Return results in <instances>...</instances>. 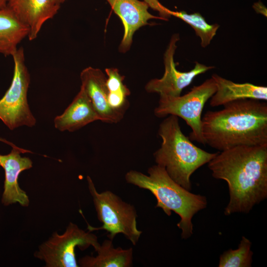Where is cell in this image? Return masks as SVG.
Masks as SVG:
<instances>
[{
	"label": "cell",
	"instance_id": "obj_15",
	"mask_svg": "<svg viewBox=\"0 0 267 267\" xmlns=\"http://www.w3.org/2000/svg\"><path fill=\"white\" fill-rule=\"evenodd\" d=\"M99 120L91 102L81 87L72 102L60 115L54 119L55 128L61 132H73L88 124Z\"/></svg>",
	"mask_w": 267,
	"mask_h": 267
},
{
	"label": "cell",
	"instance_id": "obj_1",
	"mask_svg": "<svg viewBox=\"0 0 267 267\" xmlns=\"http://www.w3.org/2000/svg\"><path fill=\"white\" fill-rule=\"evenodd\" d=\"M208 167L214 178L227 183L229 200L225 215L248 214L267 198V145L219 151Z\"/></svg>",
	"mask_w": 267,
	"mask_h": 267
},
{
	"label": "cell",
	"instance_id": "obj_13",
	"mask_svg": "<svg viewBox=\"0 0 267 267\" xmlns=\"http://www.w3.org/2000/svg\"><path fill=\"white\" fill-rule=\"evenodd\" d=\"M7 6L29 28V41L37 38L43 25L58 12L60 5L52 0H8Z\"/></svg>",
	"mask_w": 267,
	"mask_h": 267
},
{
	"label": "cell",
	"instance_id": "obj_14",
	"mask_svg": "<svg viewBox=\"0 0 267 267\" xmlns=\"http://www.w3.org/2000/svg\"><path fill=\"white\" fill-rule=\"evenodd\" d=\"M211 78L216 86V91L211 97L210 105L215 107L244 99L267 100V88L249 83H236L213 74Z\"/></svg>",
	"mask_w": 267,
	"mask_h": 267
},
{
	"label": "cell",
	"instance_id": "obj_19",
	"mask_svg": "<svg viewBox=\"0 0 267 267\" xmlns=\"http://www.w3.org/2000/svg\"><path fill=\"white\" fill-rule=\"evenodd\" d=\"M166 12L170 16H175L189 25L194 29L196 35L200 38V44L202 47H206L210 44L220 27V25L218 24H208L198 12L188 14L184 11H175L167 8Z\"/></svg>",
	"mask_w": 267,
	"mask_h": 267
},
{
	"label": "cell",
	"instance_id": "obj_5",
	"mask_svg": "<svg viewBox=\"0 0 267 267\" xmlns=\"http://www.w3.org/2000/svg\"><path fill=\"white\" fill-rule=\"evenodd\" d=\"M87 179L97 218L102 223L99 227L89 225V230H105L111 240L117 234L122 233L135 245L142 231L137 228V214L134 206L109 190L98 192L90 177L88 176Z\"/></svg>",
	"mask_w": 267,
	"mask_h": 267
},
{
	"label": "cell",
	"instance_id": "obj_2",
	"mask_svg": "<svg viewBox=\"0 0 267 267\" xmlns=\"http://www.w3.org/2000/svg\"><path fill=\"white\" fill-rule=\"evenodd\" d=\"M202 118L205 144L224 151L239 146L267 145L266 101L244 99L227 103Z\"/></svg>",
	"mask_w": 267,
	"mask_h": 267
},
{
	"label": "cell",
	"instance_id": "obj_22",
	"mask_svg": "<svg viewBox=\"0 0 267 267\" xmlns=\"http://www.w3.org/2000/svg\"><path fill=\"white\" fill-rule=\"evenodd\" d=\"M8 0H0V9L7 6Z\"/></svg>",
	"mask_w": 267,
	"mask_h": 267
},
{
	"label": "cell",
	"instance_id": "obj_20",
	"mask_svg": "<svg viewBox=\"0 0 267 267\" xmlns=\"http://www.w3.org/2000/svg\"><path fill=\"white\" fill-rule=\"evenodd\" d=\"M250 240L242 236L238 248L229 249L220 257L219 267H250L253 252L251 250Z\"/></svg>",
	"mask_w": 267,
	"mask_h": 267
},
{
	"label": "cell",
	"instance_id": "obj_7",
	"mask_svg": "<svg viewBox=\"0 0 267 267\" xmlns=\"http://www.w3.org/2000/svg\"><path fill=\"white\" fill-rule=\"evenodd\" d=\"M14 72L11 84L0 99V119L11 130L21 126H34L36 120L27 100L30 83V74L25 64L22 47L12 56Z\"/></svg>",
	"mask_w": 267,
	"mask_h": 267
},
{
	"label": "cell",
	"instance_id": "obj_24",
	"mask_svg": "<svg viewBox=\"0 0 267 267\" xmlns=\"http://www.w3.org/2000/svg\"><path fill=\"white\" fill-rule=\"evenodd\" d=\"M0 141L4 142V143L8 144V145H10L11 144V142L10 141H7L5 139H3L0 137Z\"/></svg>",
	"mask_w": 267,
	"mask_h": 267
},
{
	"label": "cell",
	"instance_id": "obj_4",
	"mask_svg": "<svg viewBox=\"0 0 267 267\" xmlns=\"http://www.w3.org/2000/svg\"><path fill=\"white\" fill-rule=\"evenodd\" d=\"M160 147L153 154L156 164L164 167L175 182L187 190L192 188L190 178L199 168L217 154L194 144L182 132L178 117L169 115L159 125Z\"/></svg>",
	"mask_w": 267,
	"mask_h": 267
},
{
	"label": "cell",
	"instance_id": "obj_6",
	"mask_svg": "<svg viewBox=\"0 0 267 267\" xmlns=\"http://www.w3.org/2000/svg\"><path fill=\"white\" fill-rule=\"evenodd\" d=\"M216 91L215 82L211 78L201 85L194 86L183 95H160L158 105L154 110V114L158 118L174 115L182 118L191 129L189 139L205 144L202 133L201 115L205 103Z\"/></svg>",
	"mask_w": 267,
	"mask_h": 267
},
{
	"label": "cell",
	"instance_id": "obj_9",
	"mask_svg": "<svg viewBox=\"0 0 267 267\" xmlns=\"http://www.w3.org/2000/svg\"><path fill=\"white\" fill-rule=\"evenodd\" d=\"M179 40L178 34L172 36L164 55V75L161 78L152 79L146 84L145 89L147 92L178 96L196 76L215 68L214 66H207L196 61L194 67L189 71L181 72L177 69L174 55L177 48V43Z\"/></svg>",
	"mask_w": 267,
	"mask_h": 267
},
{
	"label": "cell",
	"instance_id": "obj_16",
	"mask_svg": "<svg viewBox=\"0 0 267 267\" xmlns=\"http://www.w3.org/2000/svg\"><path fill=\"white\" fill-rule=\"evenodd\" d=\"M29 34V28L7 6L0 9V53L12 55Z\"/></svg>",
	"mask_w": 267,
	"mask_h": 267
},
{
	"label": "cell",
	"instance_id": "obj_23",
	"mask_svg": "<svg viewBox=\"0 0 267 267\" xmlns=\"http://www.w3.org/2000/svg\"><path fill=\"white\" fill-rule=\"evenodd\" d=\"M52 0L54 3L60 5L61 3H63L67 0Z\"/></svg>",
	"mask_w": 267,
	"mask_h": 267
},
{
	"label": "cell",
	"instance_id": "obj_10",
	"mask_svg": "<svg viewBox=\"0 0 267 267\" xmlns=\"http://www.w3.org/2000/svg\"><path fill=\"white\" fill-rule=\"evenodd\" d=\"M26 152L32 153L30 150L18 147L12 148L7 155L0 154V166L4 169L5 173L4 191L1 199L5 206L15 203L24 207L29 204L28 196L20 187L18 181L22 172L32 167V160L20 155L21 153Z\"/></svg>",
	"mask_w": 267,
	"mask_h": 267
},
{
	"label": "cell",
	"instance_id": "obj_11",
	"mask_svg": "<svg viewBox=\"0 0 267 267\" xmlns=\"http://www.w3.org/2000/svg\"><path fill=\"white\" fill-rule=\"evenodd\" d=\"M81 87L83 88L99 118V121L117 123L123 119L125 111L113 109L108 102L107 77L99 69L88 67L80 74Z\"/></svg>",
	"mask_w": 267,
	"mask_h": 267
},
{
	"label": "cell",
	"instance_id": "obj_17",
	"mask_svg": "<svg viewBox=\"0 0 267 267\" xmlns=\"http://www.w3.org/2000/svg\"><path fill=\"white\" fill-rule=\"evenodd\" d=\"M111 239L105 240L95 257L86 256L78 261L82 267H129L133 262V249L114 248Z\"/></svg>",
	"mask_w": 267,
	"mask_h": 267
},
{
	"label": "cell",
	"instance_id": "obj_18",
	"mask_svg": "<svg viewBox=\"0 0 267 267\" xmlns=\"http://www.w3.org/2000/svg\"><path fill=\"white\" fill-rule=\"evenodd\" d=\"M107 76L106 84L108 89V102L113 109L125 111L129 106L127 99L130 95V89L123 83L124 77L117 68H106Z\"/></svg>",
	"mask_w": 267,
	"mask_h": 267
},
{
	"label": "cell",
	"instance_id": "obj_8",
	"mask_svg": "<svg viewBox=\"0 0 267 267\" xmlns=\"http://www.w3.org/2000/svg\"><path fill=\"white\" fill-rule=\"evenodd\" d=\"M100 245L95 235L70 222L63 234L54 232L42 243L34 256L44 261L46 267H78L76 247L84 250L91 246L96 251Z\"/></svg>",
	"mask_w": 267,
	"mask_h": 267
},
{
	"label": "cell",
	"instance_id": "obj_21",
	"mask_svg": "<svg viewBox=\"0 0 267 267\" xmlns=\"http://www.w3.org/2000/svg\"><path fill=\"white\" fill-rule=\"evenodd\" d=\"M253 7L257 13H260L267 17V8L262 2L254 3Z\"/></svg>",
	"mask_w": 267,
	"mask_h": 267
},
{
	"label": "cell",
	"instance_id": "obj_12",
	"mask_svg": "<svg viewBox=\"0 0 267 267\" xmlns=\"http://www.w3.org/2000/svg\"><path fill=\"white\" fill-rule=\"evenodd\" d=\"M114 12L121 19L124 28L123 39L119 46L120 51H128L132 44L135 32L148 24L152 19L166 20L161 17L152 15L148 11V5L139 0H106Z\"/></svg>",
	"mask_w": 267,
	"mask_h": 267
},
{
	"label": "cell",
	"instance_id": "obj_3",
	"mask_svg": "<svg viewBox=\"0 0 267 267\" xmlns=\"http://www.w3.org/2000/svg\"><path fill=\"white\" fill-rule=\"evenodd\" d=\"M148 174L131 170L126 174L125 179L129 183L150 191L157 200L156 207L161 208L168 216L172 211L178 214L180 220L177 226L181 230V238H189L193 234L192 218L206 208V197L182 187L160 165L150 167Z\"/></svg>",
	"mask_w": 267,
	"mask_h": 267
}]
</instances>
